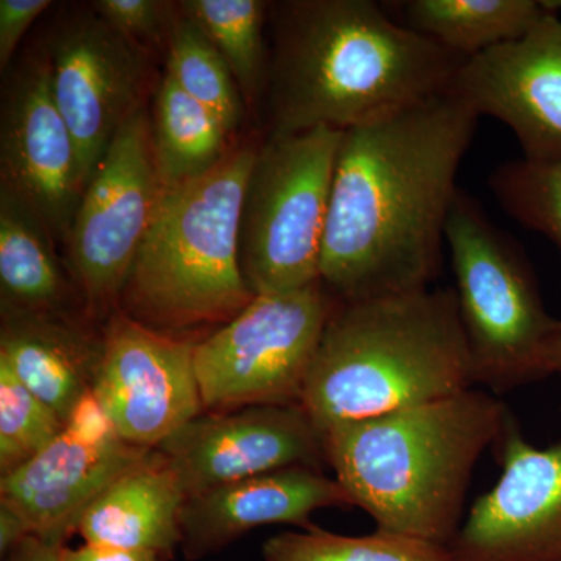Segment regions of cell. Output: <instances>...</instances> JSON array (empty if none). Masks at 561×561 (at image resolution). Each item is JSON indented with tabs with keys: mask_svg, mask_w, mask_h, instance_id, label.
<instances>
[{
	"mask_svg": "<svg viewBox=\"0 0 561 561\" xmlns=\"http://www.w3.org/2000/svg\"><path fill=\"white\" fill-rule=\"evenodd\" d=\"M354 507L337 479L319 468L290 467L217 486L187 497L181 511V545L187 559L217 552L254 527H311L320 508Z\"/></svg>",
	"mask_w": 561,
	"mask_h": 561,
	"instance_id": "cell-17",
	"label": "cell"
},
{
	"mask_svg": "<svg viewBox=\"0 0 561 561\" xmlns=\"http://www.w3.org/2000/svg\"><path fill=\"white\" fill-rule=\"evenodd\" d=\"M489 187L505 214L561 251V161L502 162L491 171Z\"/></svg>",
	"mask_w": 561,
	"mask_h": 561,
	"instance_id": "cell-26",
	"label": "cell"
},
{
	"mask_svg": "<svg viewBox=\"0 0 561 561\" xmlns=\"http://www.w3.org/2000/svg\"><path fill=\"white\" fill-rule=\"evenodd\" d=\"M453 287L342 302L306 378L317 430L373 419L474 389Z\"/></svg>",
	"mask_w": 561,
	"mask_h": 561,
	"instance_id": "cell-4",
	"label": "cell"
},
{
	"mask_svg": "<svg viewBox=\"0 0 561 561\" xmlns=\"http://www.w3.org/2000/svg\"><path fill=\"white\" fill-rule=\"evenodd\" d=\"M150 122L151 149L162 190L213 171L232 149L231 135L219 117L169 76L154 90Z\"/></svg>",
	"mask_w": 561,
	"mask_h": 561,
	"instance_id": "cell-22",
	"label": "cell"
},
{
	"mask_svg": "<svg viewBox=\"0 0 561 561\" xmlns=\"http://www.w3.org/2000/svg\"><path fill=\"white\" fill-rule=\"evenodd\" d=\"M51 5L49 0H0V69H9L28 27Z\"/></svg>",
	"mask_w": 561,
	"mask_h": 561,
	"instance_id": "cell-30",
	"label": "cell"
},
{
	"mask_svg": "<svg viewBox=\"0 0 561 561\" xmlns=\"http://www.w3.org/2000/svg\"><path fill=\"white\" fill-rule=\"evenodd\" d=\"M38 214L0 187V291L7 313H60L69 284Z\"/></svg>",
	"mask_w": 561,
	"mask_h": 561,
	"instance_id": "cell-20",
	"label": "cell"
},
{
	"mask_svg": "<svg viewBox=\"0 0 561 561\" xmlns=\"http://www.w3.org/2000/svg\"><path fill=\"white\" fill-rule=\"evenodd\" d=\"M339 305L321 279L298 290L256 295L195 346L203 408L301 404L321 335Z\"/></svg>",
	"mask_w": 561,
	"mask_h": 561,
	"instance_id": "cell-8",
	"label": "cell"
},
{
	"mask_svg": "<svg viewBox=\"0 0 561 561\" xmlns=\"http://www.w3.org/2000/svg\"><path fill=\"white\" fill-rule=\"evenodd\" d=\"M342 136L341 130L319 127L261 140L239 225V261L254 297L320 280Z\"/></svg>",
	"mask_w": 561,
	"mask_h": 561,
	"instance_id": "cell-7",
	"label": "cell"
},
{
	"mask_svg": "<svg viewBox=\"0 0 561 561\" xmlns=\"http://www.w3.org/2000/svg\"><path fill=\"white\" fill-rule=\"evenodd\" d=\"M261 140L162 191L122 291V312L151 330L228 323L253 301L239 261L243 192Z\"/></svg>",
	"mask_w": 561,
	"mask_h": 561,
	"instance_id": "cell-5",
	"label": "cell"
},
{
	"mask_svg": "<svg viewBox=\"0 0 561 561\" xmlns=\"http://www.w3.org/2000/svg\"><path fill=\"white\" fill-rule=\"evenodd\" d=\"M445 241L476 383L502 393L549 376L546 348L557 319L546 312L522 245L461 187Z\"/></svg>",
	"mask_w": 561,
	"mask_h": 561,
	"instance_id": "cell-6",
	"label": "cell"
},
{
	"mask_svg": "<svg viewBox=\"0 0 561 561\" xmlns=\"http://www.w3.org/2000/svg\"><path fill=\"white\" fill-rule=\"evenodd\" d=\"M157 451L187 497L290 467H323L324 437L301 404L247 405L184 424Z\"/></svg>",
	"mask_w": 561,
	"mask_h": 561,
	"instance_id": "cell-13",
	"label": "cell"
},
{
	"mask_svg": "<svg viewBox=\"0 0 561 561\" xmlns=\"http://www.w3.org/2000/svg\"><path fill=\"white\" fill-rule=\"evenodd\" d=\"M523 38L461 65L449 91L511 128L529 160L561 161V0Z\"/></svg>",
	"mask_w": 561,
	"mask_h": 561,
	"instance_id": "cell-15",
	"label": "cell"
},
{
	"mask_svg": "<svg viewBox=\"0 0 561 561\" xmlns=\"http://www.w3.org/2000/svg\"><path fill=\"white\" fill-rule=\"evenodd\" d=\"M153 453L124 438L84 445L62 431L24 467L3 476L0 501L21 513L32 535L65 545L95 497Z\"/></svg>",
	"mask_w": 561,
	"mask_h": 561,
	"instance_id": "cell-16",
	"label": "cell"
},
{
	"mask_svg": "<svg viewBox=\"0 0 561 561\" xmlns=\"http://www.w3.org/2000/svg\"><path fill=\"white\" fill-rule=\"evenodd\" d=\"M502 474L454 538V561H561V440L530 445L508 415L496 442Z\"/></svg>",
	"mask_w": 561,
	"mask_h": 561,
	"instance_id": "cell-14",
	"label": "cell"
},
{
	"mask_svg": "<svg viewBox=\"0 0 561 561\" xmlns=\"http://www.w3.org/2000/svg\"><path fill=\"white\" fill-rule=\"evenodd\" d=\"M101 351L102 339H91L60 313L2 316L0 362L62 423L91 389Z\"/></svg>",
	"mask_w": 561,
	"mask_h": 561,
	"instance_id": "cell-19",
	"label": "cell"
},
{
	"mask_svg": "<svg viewBox=\"0 0 561 561\" xmlns=\"http://www.w3.org/2000/svg\"><path fill=\"white\" fill-rule=\"evenodd\" d=\"M60 542L47 541L38 535H28L21 545L3 557V561H62Z\"/></svg>",
	"mask_w": 561,
	"mask_h": 561,
	"instance_id": "cell-33",
	"label": "cell"
},
{
	"mask_svg": "<svg viewBox=\"0 0 561 561\" xmlns=\"http://www.w3.org/2000/svg\"><path fill=\"white\" fill-rule=\"evenodd\" d=\"M32 535L27 522L16 508L0 501V553L5 557Z\"/></svg>",
	"mask_w": 561,
	"mask_h": 561,
	"instance_id": "cell-32",
	"label": "cell"
},
{
	"mask_svg": "<svg viewBox=\"0 0 561 561\" xmlns=\"http://www.w3.org/2000/svg\"><path fill=\"white\" fill-rule=\"evenodd\" d=\"M507 405L468 389L443 400L345 421L324 432L328 463L376 530L453 545L472 472L494 448Z\"/></svg>",
	"mask_w": 561,
	"mask_h": 561,
	"instance_id": "cell-3",
	"label": "cell"
},
{
	"mask_svg": "<svg viewBox=\"0 0 561 561\" xmlns=\"http://www.w3.org/2000/svg\"><path fill=\"white\" fill-rule=\"evenodd\" d=\"M265 136L346 131L449 91L463 58L373 0L271 2Z\"/></svg>",
	"mask_w": 561,
	"mask_h": 561,
	"instance_id": "cell-2",
	"label": "cell"
},
{
	"mask_svg": "<svg viewBox=\"0 0 561 561\" xmlns=\"http://www.w3.org/2000/svg\"><path fill=\"white\" fill-rule=\"evenodd\" d=\"M65 431L84 445H105L122 438L92 387L70 409Z\"/></svg>",
	"mask_w": 561,
	"mask_h": 561,
	"instance_id": "cell-29",
	"label": "cell"
},
{
	"mask_svg": "<svg viewBox=\"0 0 561 561\" xmlns=\"http://www.w3.org/2000/svg\"><path fill=\"white\" fill-rule=\"evenodd\" d=\"M55 102L76 140L83 186L117 130L146 106L149 50L92 5L69 7L44 33Z\"/></svg>",
	"mask_w": 561,
	"mask_h": 561,
	"instance_id": "cell-10",
	"label": "cell"
},
{
	"mask_svg": "<svg viewBox=\"0 0 561 561\" xmlns=\"http://www.w3.org/2000/svg\"><path fill=\"white\" fill-rule=\"evenodd\" d=\"M546 368L549 376H561V320L556 321L548 348H546Z\"/></svg>",
	"mask_w": 561,
	"mask_h": 561,
	"instance_id": "cell-34",
	"label": "cell"
},
{
	"mask_svg": "<svg viewBox=\"0 0 561 561\" xmlns=\"http://www.w3.org/2000/svg\"><path fill=\"white\" fill-rule=\"evenodd\" d=\"M162 191L144 106L122 125L95 165L66 241L70 275L91 313H108L121 301Z\"/></svg>",
	"mask_w": 561,
	"mask_h": 561,
	"instance_id": "cell-9",
	"label": "cell"
},
{
	"mask_svg": "<svg viewBox=\"0 0 561 561\" xmlns=\"http://www.w3.org/2000/svg\"><path fill=\"white\" fill-rule=\"evenodd\" d=\"M262 557L264 561H454L451 549L419 538L382 530L346 537L312 526L265 541Z\"/></svg>",
	"mask_w": 561,
	"mask_h": 561,
	"instance_id": "cell-25",
	"label": "cell"
},
{
	"mask_svg": "<svg viewBox=\"0 0 561 561\" xmlns=\"http://www.w3.org/2000/svg\"><path fill=\"white\" fill-rule=\"evenodd\" d=\"M195 346L122 311L110 317L92 390L125 442L157 449L202 415Z\"/></svg>",
	"mask_w": 561,
	"mask_h": 561,
	"instance_id": "cell-12",
	"label": "cell"
},
{
	"mask_svg": "<svg viewBox=\"0 0 561 561\" xmlns=\"http://www.w3.org/2000/svg\"><path fill=\"white\" fill-rule=\"evenodd\" d=\"M65 423L0 362V472L9 476L38 456Z\"/></svg>",
	"mask_w": 561,
	"mask_h": 561,
	"instance_id": "cell-27",
	"label": "cell"
},
{
	"mask_svg": "<svg viewBox=\"0 0 561 561\" xmlns=\"http://www.w3.org/2000/svg\"><path fill=\"white\" fill-rule=\"evenodd\" d=\"M187 496L179 476L154 449L95 497L77 531L84 542L171 556L181 545V511Z\"/></svg>",
	"mask_w": 561,
	"mask_h": 561,
	"instance_id": "cell-18",
	"label": "cell"
},
{
	"mask_svg": "<svg viewBox=\"0 0 561 561\" xmlns=\"http://www.w3.org/2000/svg\"><path fill=\"white\" fill-rule=\"evenodd\" d=\"M181 14L194 22L227 61L238 81L247 111L264 101L268 76L265 27L271 2L264 0H184Z\"/></svg>",
	"mask_w": 561,
	"mask_h": 561,
	"instance_id": "cell-23",
	"label": "cell"
},
{
	"mask_svg": "<svg viewBox=\"0 0 561 561\" xmlns=\"http://www.w3.org/2000/svg\"><path fill=\"white\" fill-rule=\"evenodd\" d=\"M479 119L446 91L343 131L320 261L337 300L431 287Z\"/></svg>",
	"mask_w": 561,
	"mask_h": 561,
	"instance_id": "cell-1",
	"label": "cell"
},
{
	"mask_svg": "<svg viewBox=\"0 0 561 561\" xmlns=\"http://www.w3.org/2000/svg\"><path fill=\"white\" fill-rule=\"evenodd\" d=\"M165 76L213 111L230 135L241 127L247 106L238 81L216 47L180 9L169 38Z\"/></svg>",
	"mask_w": 561,
	"mask_h": 561,
	"instance_id": "cell-24",
	"label": "cell"
},
{
	"mask_svg": "<svg viewBox=\"0 0 561 561\" xmlns=\"http://www.w3.org/2000/svg\"><path fill=\"white\" fill-rule=\"evenodd\" d=\"M161 557L153 552L131 551V549L114 548V546L92 545L84 542L76 549H62V561H160Z\"/></svg>",
	"mask_w": 561,
	"mask_h": 561,
	"instance_id": "cell-31",
	"label": "cell"
},
{
	"mask_svg": "<svg viewBox=\"0 0 561 561\" xmlns=\"http://www.w3.org/2000/svg\"><path fill=\"white\" fill-rule=\"evenodd\" d=\"M0 187L38 214L66 247L84 186L76 140L51 92L43 41L24 51L3 83Z\"/></svg>",
	"mask_w": 561,
	"mask_h": 561,
	"instance_id": "cell-11",
	"label": "cell"
},
{
	"mask_svg": "<svg viewBox=\"0 0 561 561\" xmlns=\"http://www.w3.org/2000/svg\"><path fill=\"white\" fill-rule=\"evenodd\" d=\"M92 9L125 38L146 50H168L179 2L164 0H95Z\"/></svg>",
	"mask_w": 561,
	"mask_h": 561,
	"instance_id": "cell-28",
	"label": "cell"
},
{
	"mask_svg": "<svg viewBox=\"0 0 561 561\" xmlns=\"http://www.w3.org/2000/svg\"><path fill=\"white\" fill-rule=\"evenodd\" d=\"M389 5L404 27L463 60L523 38L545 14L541 0H402Z\"/></svg>",
	"mask_w": 561,
	"mask_h": 561,
	"instance_id": "cell-21",
	"label": "cell"
}]
</instances>
